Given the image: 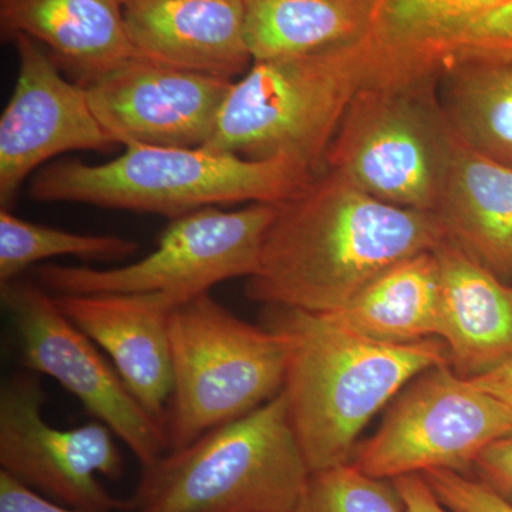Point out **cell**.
Returning a JSON list of instances; mask_svg holds the SVG:
<instances>
[{
    "instance_id": "6da1fadb",
    "label": "cell",
    "mask_w": 512,
    "mask_h": 512,
    "mask_svg": "<svg viewBox=\"0 0 512 512\" xmlns=\"http://www.w3.org/2000/svg\"><path fill=\"white\" fill-rule=\"evenodd\" d=\"M446 239L433 212L386 204L323 168L279 202L245 295L264 306L339 311L387 269Z\"/></svg>"
},
{
    "instance_id": "7a4b0ae2",
    "label": "cell",
    "mask_w": 512,
    "mask_h": 512,
    "mask_svg": "<svg viewBox=\"0 0 512 512\" xmlns=\"http://www.w3.org/2000/svg\"><path fill=\"white\" fill-rule=\"evenodd\" d=\"M262 325L288 346L282 392L311 473L350 463L369 421L421 373L450 363L440 338L387 345L346 332L320 313L265 306Z\"/></svg>"
},
{
    "instance_id": "3957f363",
    "label": "cell",
    "mask_w": 512,
    "mask_h": 512,
    "mask_svg": "<svg viewBox=\"0 0 512 512\" xmlns=\"http://www.w3.org/2000/svg\"><path fill=\"white\" fill-rule=\"evenodd\" d=\"M295 158L249 160L207 147H126L103 164L59 161L33 175L39 202L183 217L204 208L288 200L315 175Z\"/></svg>"
},
{
    "instance_id": "277c9868",
    "label": "cell",
    "mask_w": 512,
    "mask_h": 512,
    "mask_svg": "<svg viewBox=\"0 0 512 512\" xmlns=\"http://www.w3.org/2000/svg\"><path fill=\"white\" fill-rule=\"evenodd\" d=\"M309 476L282 392L141 467L128 511L291 512Z\"/></svg>"
},
{
    "instance_id": "5b68a950",
    "label": "cell",
    "mask_w": 512,
    "mask_h": 512,
    "mask_svg": "<svg viewBox=\"0 0 512 512\" xmlns=\"http://www.w3.org/2000/svg\"><path fill=\"white\" fill-rule=\"evenodd\" d=\"M379 66L365 43L254 60L235 80L207 148L249 160L286 156L325 168L350 103Z\"/></svg>"
},
{
    "instance_id": "8992f818",
    "label": "cell",
    "mask_w": 512,
    "mask_h": 512,
    "mask_svg": "<svg viewBox=\"0 0 512 512\" xmlns=\"http://www.w3.org/2000/svg\"><path fill=\"white\" fill-rule=\"evenodd\" d=\"M440 76H377L356 94L325 168L377 200L436 211L456 133L441 106Z\"/></svg>"
},
{
    "instance_id": "52a82bcc",
    "label": "cell",
    "mask_w": 512,
    "mask_h": 512,
    "mask_svg": "<svg viewBox=\"0 0 512 512\" xmlns=\"http://www.w3.org/2000/svg\"><path fill=\"white\" fill-rule=\"evenodd\" d=\"M170 343L173 392L163 423L168 451L247 416L284 390V336L238 318L211 293L175 306Z\"/></svg>"
},
{
    "instance_id": "ba28073f",
    "label": "cell",
    "mask_w": 512,
    "mask_h": 512,
    "mask_svg": "<svg viewBox=\"0 0 512 512\" xmlns=\"http://www.w3.org/2000/svg\"><path fill=\"white\" fill-rule=\"evenodd\" d=\"M276 211L269 202L204 208L174 218L156 251L140 261L110 269L37 266L33 279L52 295L157 293L178 306L229 279L251 278Z\"/></svg>"
},
{
    "instance_id": "9c48e42d",
    "label": "cell",
    "mask_w": 512,
    "mask_h": 512,
    "mask_svg": "<svg viewBox=\"0 0 512 512\" xmlns=\"http://www.w3.org/2000/svg\"><path fill=\"white\" fill-rule=\"evenodd\" d=\"M510 433L512 407L444 363L397 394L376 433L357 444L350 464L384 480L429 470L471 476L481 451Z\"/></svg>"
},
{
    "instance_id": "30bf717a",
    "label": "cell",
    "mask_w": 512,
    "mask_h": 512,
    "mask_svg": "<svg viewBox=\"0 0 512 512\" xmlns=\"http://www.w3.org/2000/svg\"><path fill=\"white\" fill-rule=\"evenodd\" d=\"M0 302L29 372L62 384L133 451L141 467L167 453L163 426L134 399L116 367L64 315L52 293L20 276L0 285Z\"/></svg>"
},
{
    "instance_id": "8fae6325",
    "label": "cell",
    "mask_w": 512,
    "mask_h": 512,
    "mask_svg": "<svg viewBox=\"0 0 512 512\" xmlns=\"http://www.w3.org/2000/svg\"><path fill=\"white\" fill-rule=\"evenodd\" d=\"M40 376L18 372L0 384V471L29 490L82 512L128 511L100 477L124 476L116 434L101 421L56 429L43 419Z\"/></svg>"
},
{
    "instance_id": "7c38bea8",
    "label": "cell",
    "mask_w": 512,
    "mask_h": 512,
    "mask_svg": "<svg viewBox=\"0 0 512 512\" xmlns=\"http://www.w3.org/2000/svg\"><path fill=\"white\" fill-rule=\"evenodd\" d=\"M18 76L0 117V210L12 211L20 188L40 165L69 151L116 146L97 120L86 89L64 79L45 47L13 37Z\"/></svg>"
},
{
    "instance_id": "4fadbf2b",
    "label": "cell",
    "mask_w": 512,
    "mask_h": 512,
    "mask_svg": "<svg viewBox=\"0 0 512 512\" xmlns=\"http://www.w3.org/2000/svg\"><path fill=\"white\" fill-rule=\"evenodd\" d=\"M234 82L133 56L83 87L116 146L198 148L214 136Z\"/></svg>"
},
{
    "instance_id": "5bb4252c",
    "label": "cell",
    "mask_w": 512,
    "mask_h": 512,
    "mask_svg": "<svg viewBox=\"0 0 512 512\" xmlns=\"http://www.w3.org/2000/svg\"><path fill=\"white\" fill-rule=\"evenodd\" d=\"M382 76H440L457 64L512 59V0H373L360 39Z\"/></svg>"
},
{
    "instance_id": "9a60e30c",
    "label": "cell",
    "mask_w": 512,
    "mask_h": 512,
    "mask_svg": "<svg viewBox=\"0 0 512 512\" xmlns=\"http://www.w3.org/2000/svg\"><path fill=\"white\" fill-rule=\"evenodd\" d=\"M53 296L64 315L110 356L134 399L163 426L173 392L170 313L177 305L157 293Z\"/></svg>"
},
{
    "instance_id": "2e32d148",
    "label": "cell",
    "mask_w": 512,
    "mask_h": 512,
    "mask_svg": "<svg viewBox=\"0 0 512 512\" xmlns=\"http://www.w3.org/2000/svg\"><path fill=\"white\" fill-rule=\"evenodd\" d=\"M134 55L187 72L237 80L251 55L244 0H127Z\"/></svg>"
},
{
    "instance_id": "e0dca14e",
    "label": "cell",
    "mask_w": 512,
    "mask_h": 512,
    "mask_svg": "<svg viewBox=\"0 0 512 512\" xmlns=\"http://www.w3.org/2000/svg\"><path fill=\"white\" fill-rule=\"evenodd\" d=\"M440 265L439 338L454 372L474 379L512 360V286L454 242L434 249Z\"/></svg>"
},
{
    "instance_id": "ac0fdd59",
    "label": "cell",
    "mask_w": 512,
    "mask_h": 512,
    "mask_svg": "<svg viewBox=\"0 0 512 512\" xmlns=\"http://www.w3.org/2000/svg\"><path fill=\"white\" fill-rule=\"evenodd\" d=\"M0 29L36 40L82 86L136 56L121 0H0Z\"/></svg>"
},
{
    "instance_id": "d6986e66",
    "label": "cell",
    "mask_w": 512,
    "mask_h": 512,
    "mask_svg": "<svg viewBox=\"0 0 512 512\" xmlns=\"http://www.w3.org/2000/svg\"><path fill=\"white\" fill-rule=\"evenodd\" d=\"M434 214L448 241L501 281H512V168L471 150L456 134Z\"/></svg>"
},
{
    "instance_id": "ffe728a7",
    "label": "cell",
    "mask_w": 512,
    "mask_h": 512,
    "mask_svg": "<svg viewBox=\"0 0 512 512\" xmlns=\"http://www.w3.org/2000/svg\"><path fill=\"white\" fill-rule=\"evenodd\" d=\"M441 278L436 252H421L377 276L339 311L320 313L373 342L409 345L439 338Z\"/></svg>"
},
{
    "instance_id": "44dd1931",
    "label": "cell",
    "mask_w": 512,
    "mask_h": 512,
    "mask_svg": "<svg viewBox=\"0 0 512 512\" xmlns=\"http://www.w3.org/2000/svg\"><path fill=\"white\" fill-rule=\"evenodd\" d=\"M254 60L349 45L366 35L373 0H244Z\"/></svg>"
},
{
    "instance_id": "7402d4cb",
    "label": "cell",
    "mask_w": 512,
    "mask_h": 512,
    "mask_svg": "<svg viewBox=\"0 0 512 512\" xmlns=\"http://www.w3.org/2000/svg\"><path fill=\"white\" fill-rule=\"evenodd\" d=\"M441 106L471 150L512 168V59L457 64L441 74Z\"/></svg>"
},
{
    "instance_id": "603a6c76",
    "label": "cell",
    "mask_w": 512,
    "mask_h": 512,
    "mask_svg": "<svg viewBox=\"0 0 512 512\" xmlns=\"http://www.w3.org/2000/svg\"><path fill=\"white\" fill-rule=\"evenodd\" d=\"M137 242L116 235H84L35 224L0 210V285L18 279L30 266L56 256L86 261H126Z\"/></svg>"
},
{
    "instance_id": "cb8c5ba5",
    "label": "cell",
    "mask_w": 512,
    "mask_h": 512,
    "mask_svg": "<svg viewBox=\"0 0 512 512\" xmlns=\"http://www.w3.org/2000/svg\"><path fill=\"white\" fill-rule=\"evenodd\" d=\"M291 512H406L392 480L363 473L353 464L313 471Z\"/></svg>"
},
{
    "instance_id": "d4e9b609",
    "label": "cell",
    "mask_w": 512,
    "mask_h": 512,
    "mask_svg": "<svg viewBox=\"0 0 512 512\" xmlns=\"http://www.w3.org/2000/svg\"><path fill=\"white\" fill-rule=\"evenodd\" d=\"M441 503L454 512H512L510 504L473 476L451 470L421 473Z\"/></svg>"
},
{
    "instance_id": "484cf974",
    "label": "cell",
    "mask_w": 512,
    "mask_h": 512,
    "mask_svg": "<svg viewBox=\"0 0 512 512\" xmlns=\"http://www.w3.org/2000/svg\"><path fill=\"white\" fill-rule=\"evenodd\" d=\"M471 476L512 507V433L481 451L474 461Z\"/></svg>"
},
{
    "instance_id": "4316f807",
    "label": "cell",
    "mask_w": 512,
    "mask_h": 512,
    "mask_svg": "<svg viewBox=\"0 0 512 512\" xmlns=\"http://www.w3.org/2000/svg\"><path fill=\"white\" fill-rule=\"evenodd\" d=\"M0 512H82L47 500L0 471Z\"/></svg>"
},
{
    "instance_id": "83f0119b",
    "label": "cell",
    "mask_w": 512,
    "mask_h": 512,
    "mask_svg": "<svg viewBox=\"0 0 512 512\" xmlns=\"http://www.w3.org/2000/svg\"><path fill=\"white\" fill-rule=\"evenodd\" d=\"M406 512H454L441 503L421 474H407L392 480Z\"/></svg>"
},
{
    "instance_id": "f1b7e54d",
    "label": "cell",
    "mask_w": 512,
    "mask_h": 512,
    "mask_svg": "<svg viewBox=\"0 0 512 512\" xmlns=\"http://www.w3.org/2000/svg\"><path fill=\"white\" fill-rule=\"evenodd\" d=\"M470 380L484 392L493 394L512 407V360L485 375Z\"/></svg>"
},
{
    "instance_id": "f546056e",
    "label": "cell",
    "mask_w": 512,
    "mask_h": 512,
    "mask_svg": "<svg viewBox=\"0 0 512 512\" xmlns=\"http://www.w3.org/2000/svg\"><path fill=\"white\" fill-rule=\"evenodd\" d=\"M127 2V0H121V3Z\"/></svg>"
}]
</instances>
